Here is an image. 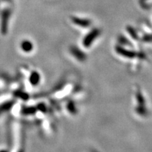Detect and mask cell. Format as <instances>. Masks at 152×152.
<instances>
[{"label": "cell", "instance_id": "1", "mask_svg": "<svg viewBox=\"0 0 152 152\" xmlns=\"http://www.w3.org/2000/svg\"><path fill=\"white\" fill-rule=\"evenodd\" d=\"M100 34V30L97 29V28H95V29L92 30V31L90 32L86 37L84 38V41H83V45L85 47H88L91 46V45L93 43V42L94 41L95 38H96Z\"/></svg>", "mask_w": 152, "mask_h": 152}, {"label": "cell", "instance_id": "2", "mask_svg": "<svg viewBox=\"0 0 152 152\" xmlns=\"http://www.w3.org/2000/svg\"><path fill=\"white\" fill-rule=\"evenodd\" d=\"M72 21L73 22V23H75L77 26H81V27H88L91 25V21L88 19L85 18H77V17L73 16L71 17Z\"/></svg>", "mask_w": 152, "mask_h": 152}, {"label": "cell", "instance_id": "3", "mask_svg": "<svg viewBox=\"0 0 152 152\" xmlns=\"http://www.w3.org/2000/svg\"><path fill=\"white\" fill-rule=\"evenodd\" d=\"M146 1H147V0H140V3H142V2H145Z\"/></svg>", "mask_w": 152, "mask_h": 152}, {"label": "cell", "instance_id": "4", "mask_svg": "<svg viewBox=\"0 0 152 152\" xmlns=\"http://www.w3.org/2000/svg\"><path fill=\"white\" fill-rule=\"evenodd\" d=\"M0 152H8V151H5V150H2V151H0Z\"/></svg>", "mask_w": 152, "mask_h": 152}]
</instances>
